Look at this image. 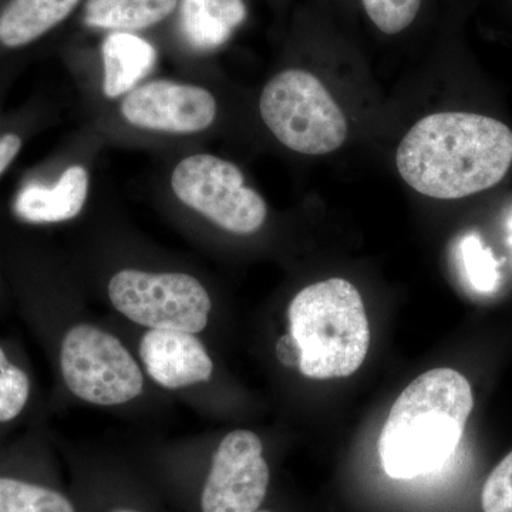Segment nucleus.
I'll list each match as a JSON object with an SVG mask.
<instances>
[{"instance_id":"obj_1","label":"nucleus","mask_w":512,"mask_h":512,"mask_svg":"<svg viewBox=\"0 0 512 512\" xmlns=\"http://www.w3.org/2000/svg\"><path fill=\"white\" fill-rule=\"evenodd\" d=\"M396 164L406 184L426 197H474L511 173L512 128L473 111L430 114L403 137Z\"/></svg>"},{"instance_id":"obj_2","label":"nucleus","mask_w":512,"mask_h":512,"mask_svg":"<svg viewBox=\"0 0 512 512\" xmlns=\"http://www.w3.org/2000/svg\"><path fill=\"white\" fill-rule=\"evenodd\" d=\"M474 397L466 377L440 367L417 377L394 402L379 437L384 473L410 480L440 470L463 437Z\"/></svg>"},{"instance_id":"obj_3","label":"nucleus","mask_w":512,"mask_h":512,"mask_svg":"<svg viewBox=\"0 0 512 512\" xmlns=\"http://www.w3.org/2000/svg\"><path fill=\"white\" fill-rule=\"evenodd\" d=\"M288 316L303 376L340 379L365 362L369 320L362 296L349 281L332 278L306 286L292 299Z\"/></svg>"},{"instance_id":"obj_4","label":"nucleus","mask_w":512,"mask_h":512,"mask_svg":"<svg viewBox=\"0 0 512 512\" xmlns=\"http://www.w3.org/2000/svg\"><path fill=\"white\" fill-rule=\"evenodd\" d=\"M259 111L276 140L305 156L339 150L349 127L338 101L315 74L288 69L276 74L262 90Z\"/></svg>"},{"instance_id":"obj_5","label":"nucleus","mask_w":512,"mask_h":512,"mask_svg":"<svg viewBox=\"0 0 512 512\" xmlns=\"http://www.w3.org/2000/svg\"><path fill=\"white\" fill-rule=\"evenodd\" d=\"M60 365L64 383L84 402L117 406L143 392L136 360L116 336L96 326L77 325L64 336Z\"/></svg>"},{"instance_id":"obj_6","label":"nucleus","mask_w":512,"mask_h":512,"mask_svg":"<svg viewBox=\"0 0 512 512\" xmlns=\"http://www.w3.org/2000/svg\"><path fill=\"white\" fill-rule=\"evenodd\" d=\"M171 187L178 200L232 234L249 235L265 224L264 198L245 185L237 165L210 154L184 158Z\"/></svg>"},{"instance_id":"obj_7","label":"nucleus","mask_w":512,"mask_h":512,"mask_svg":"<svg viewBox=\"0 0 512 512\" xmlns=\"http://www.w3.org/2000/svg\"><path fill=\"white\" fill-rule=\"evenodd\" d=\"M109 296L114 308L138 325L194 335L205 329L212 308L204 286L187 274L126 269L111 278Z\"/></svg>"},{"instance_id":"obj_8","label":"nucleus","mask_w":512,"mask_h":512,"mask_svg":"<svg viewBox=\"0 0 512 512\" xmlns=\"http://www.w3.org/2000/svg\"><path fill=\"white\" fill-rule=\"evenodd\" d=\"M269 467L262 441L248 430L222 439L201 495L202 512H255L265 500Z\"/></svg>"},{"instance_id":"obj_9","label":"nucleus","mask_w":512,"mask_h":512,"mask_svg":"<svg viewBox=\"0 0 512 512\" xmlns=\"http://www.w3.org/2000/svg\"><path fill=\"white\" fill-rule=\"evenodd\" d=\"M217 110V101L204 87L168 80L137 87L121 103V114L133 126L174 134L204 131Z\"/></svg>"},{"instance_id":"obj_10","label":"nucleus","mask_w":512,"mask_h":512,"mask_svg":"<svg viewBox=\"0 0 512 512\" xmlns=\"http://www.w3.org/2000/svg\"><path fill=\"white\" fill-rule=\"evenodd\" d=\"M140 357L151 379L165 389L208 382L214 370L201 340L183 330L151 329L141 339Z\"/></svg>"},{"instance_id":"obj_11","label":"nucleus","mask_w":512,"mask_h":512,"mask_svg":"<svg viewBox=\"0 0 512 512\" xmlns=\"http://www.w3.org/2000/svg\"><path fill=\"white\" fill-rule=\"evenodd\" d=\"M178 28L198 52H212L229 42L248 18L245 0H180Z\"/></svg>"},{"instance_id":"obj_12","label":"nucleus","mask_w":512,"mask_h":512,"mask_svg":"<svg viewBox=\"0 0 512 512\" xmlns=\"http://www.w3.org/2000/svg\"><path fill=\"white\" fill-rule=\"evenodd\" d=\"M89 194V174L82 165H73L53 187L29 184L19 192L15 212L33 224H53L73 220L82 212Z\"/></svg>"},{"instance_id":"obj_13","label":"nucleus","mask_w":512,"mask_h":512,"mask_svg":"<svg viewBox=\"0 0 512 512\" xmlns=\"http://www.w3.org/2000/svg\"><path fill=\"white\" fill-rule=\"evenodd\" d=\"M104 64L103 92L117 99L134 90L157 62L156 47L136 33L111 32L101 45Z\"/></svg>"},{"instance_id":"obj_14","label":"nucleus","mask_w":512,"mask_h":512,"mask_svg":"<svg viewBox=\"0 0 512 512\" xmlns=\"http://www.w3.org/2000/svg\"><path fill=\"white\" fill-rule=\"evenodd\" d=\"M80 0H10L0 13V43L22 47L69 18Z\"/></svg>"},{"instance_id":"obj_15","label":"nucleus","mask_w":512,"mask_h":512,"mask_svg":"<svg viewBox=\"0 0 512 512\" xmlns=\"http://www.w3.org/2000/svg\"><path fill=\"white\" fill-rule=\"evenodd\" d=\"M178 3L180 0H86L83 22L87 28L134 33L170 18Z\"/></svg>"},{"instance_id":"obj_16","label":"nucleus","mask_w":512,"mask_h":512,"mask_svg":"<svg viewBox=\"0 0 512 512\" xmlns=\"http://www.w3.org/2000/svg\"><path fill=\"white\" fill-rule=\"evenodd\" d=\"M0 512H76L64 495L42 485L0 478Z\"/></svg>"},{"instance_id":"obj_17","label":"nucleus","mask_w":512,"mask_h":512,"mask_svg":"<svg viewBox=\"0 0 512 512\" xmlns=\"http://www.w3.org/2000/svg\"><path fill=\"white\" fill-rule=\"evenodd\" d=\"M367 19L387 36L406 32L416 22L423 0H360Z\"/></svg>"},{"instance_id":"obj_18","label":"nucleus","mask_w":512,"mask_h":512,"mask_svg":"<svg viewBox=\"0 0 512 512\" xmlns=\"http://www.w3.org/2000/svg\"><path fill=\"white\" fill-rule=\"evenodd\" d=\"M30 383L22 369L12 365L0 348V423L22 413L28 403Z\"/></svg>"},{"instance_id":"obj_19","label":"nucleus","mask_w":512,"mask_h":512,"mask_svg":"<svg viewBox=\"0 0 512 512\" xmlns=\"http://www.w3.org/2000/svg\"><path fill=\"white\" fill-rule=\"evenodd\" d=\"M461 256L471 285L480 292L493 291L498 282L497 262L480 238L470 235L464 239Z\"/></svg>"},{"instance_id":"obj_20","label":"nucleus","mask_w":512,"mask_h":512,"mask_svg":"<svg viewBox=\"0 0 512 512\" xmlns=\"http://www.w3.org/2000/svg\"><path fill=\"white\" fill-rule=\"evenodd\" d=\"M481 505L484 512H512V451L485 481Z\"/></svg>"},{"instance_id":"obj_21","label":"nucleus","mask_w":512,"mask_h":512,"mask_svg":"<svg viewBox=\"0 0 512 512\" xmlns=\"http://www.w3.org/2000/svg\"><path fill=\"white\" fill-rule=\"evenodd\" d=\"M22 147V141L16 134H6L0 138V174L12 164L15 157L18 156Z\"/></svg>"},{"instance_id":"obj_22","label":"nucleus","mask_w":512,"mask_h":512,"mask_svg":"<svg viewBox=\"0 0 512 512\" xmlns=\"http://www.w3.org/2000/svg\"><path fill=\"white\" fill-rule=\"evenodd\" d=\"M276 352H278L279 359L286 366H299V360H301V350L296 345L295 340L292 336H285L279 340L278 346H276Z\"/></svg>"},{"instance_id":"obj_23","label":"nucleus","mask_w":512,"mask_h":512,"mask_svg":"<svg viewBox=\"0 0 512 512\" xmlns=\"http://www.w3.org/2000/svg\"><path fill=\"white\" fill-rule=\"evenodd\" d=\"M111 512H137V511H133V510H124V508H121V510H114V511H111Z\"/></svg>"},{"instance_id":"obj_24","label":"nucleus","mask_w":512,"mask_h":512,"mask_svg":"<svg viewBox=\"0 0 512 512\" xmlns=\"http://www.w3.org/2000/svg\"><path fill=\"white\" fill-rule=\"evenodd\" d=\"M510 239L512 244V217L510 218Z\"/></svg>"},{"instance_id":"obj_25","label":"nucleus","mask_w":512,"mask_h":512,"mask_svg":"<svg viewBox=\"0 0 512 512\" xmlns=\"http://www.w3.org/2000/svg\"><path fill=\"white\" fill-rule=\"evenodd\" d=\"M255 512H271V511H255Z\"/></svg>"}]
</instances>
